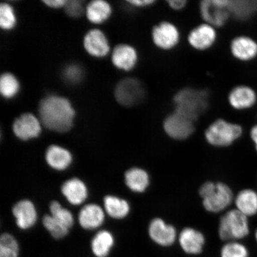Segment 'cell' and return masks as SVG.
<instances>
[{"label": "cell", "mask_w": 257, "mask_h": 257, "mask_svg": "<svg viewBox=\"0 0 257 257\" xmlns=\"http://www.w3.org/2000/svg\"><path fill=\"white\" fill-rule=\"evenodd\" d=\"M38 110L41 123L48 130L63 133L73 126L75 111L66 98L48 96L40 102Z\"/></svg>", "instance_id": "6da1fadb"}, {"label": "cell", "mask_w": 257, "mask_h": 257, "mask_svg": "<svg viewBox=\"0 0 257 257\" xmlns=\"http://www.w3.org/2000/svg\"><path fill=\"white\" fill-rule=\"evenodd\" d=\"M209 101L206 90L189 87L179 90L173 97L175 111L193 121L208 110Z\"/></svg>", "instance_id": "7a4b0ae2"}, {"label": "cell", "mask_w": 257, "mask_h": 257, "mask_svg": "<svg viewBox=\"0 0 257 257\" xmlns=\"http://www.w3.org/2000/svg\"><path fill=\"white\" fill-rule=\"evenodd\" d=\"M200 194L203 199L204 207L211 213L223 211L229 206L233 200L232 191L223 183H205L200 188Z\"/></svg>", "instance_id": "3957f363"}, {"label": "cell", "mask_w": 257, "mask_h": 257, "mask_svg": "<svg viewBox=\"0 0 257 257\" xmlns=\"http://www.w3.org/2000/svg\"><path fill=\"white\" fill-rule=\"evenodd\" d=\"M249 228L248 218L238 210H232L221 218L219 236L223 240L244 238L248 235Z\"/></svg>", "instance_id": "277c9868"}, {"label": "cell", "mask_w": 257, "mask_h": 257, "mask_svg": "<svg viewBox=\"0 0 257 257\" xmlns=\"http://www.w3.org/2000/svg\"><path fill=\"white\" fill-rule=\"evenodd\" d=\"M239 125L218 119L211 123L205 133L207 142L214 146L226 147L242 136Z\"/></svg>", "instance_id": "5b68a950"}, {"label": "cell", "mask_w": 257, "mask_h": 257, "mask_svg": "<svg viewBox=\"0 0 257 257\" xmlns=\"http://www.w3.org/2000/svg\"><path fill=\"white\" fill-rule=\"evenodd\" d=\"M115 98L120 104L132 107L139 104L145 96L144 86L136 78H126L118 82L115 88Z\"/></svg>", "instance_id": "8992f818"}, {"label": "cell", "mask_w": 257, "mask_h": 257, "mask_svg": "<svg viewBox=\"0 0 257 257\" xmlns=\"http://www.w3.org/2000/svg\"><path fill=\"white\" fill-rule=\"evenodd\" d=\"M228 4L229 0H204L201 2L200 11L202 18L212 27H223L230 16L227 9Z\"/></svg>", "instance_id": "52a82bcc"}, {"label": "cell", "mask_w": 257, "mask_h": 257, "mask_svg": "<svg viewBox=\"0 0 257 257\" xmlns=\"http://www.w3.org/2000/svg\"><path fill=\"white\" fill-rule=\"evenodd\" d=\"M163 127L170 137L178 140L186 139L194 131V121L175 111L165 118Z\"/></svg>", "instance_id": "ba28073f"}, {"label": "cell", "mask_w": 257, "mask_h": 257, "mask_svg": "<svg viewBox=\"0 0 257 257\" xmlns=\"http://www.w3.org/2000/svg\"><path fill=\"white\" fill-rule=\"evenodd\" d=\"M152 35L154 44L164 50L173 49L178 44L180 40L178 28L168 21H163L154 26Z\"/></svg>", "instance_id": "9c48e42d"}, {"label": "cell", "mask_w": 257, "mask_h": 257, "mask_svg": "<svg viewBox=\"0 0 257 257\" xmlns=\"http://www.w3.org/2000/svg\"><path fill=\"white\" fill-rule=\"evenodd\" d=\"M13 131L16 137L22 141L33 139L41 134V123L34 115L25 113L15 120Z\"/></svg>", "instance_id": "30bf717a"}, {"label": "cell", "mask_w": 257, "mask_h": 257, "mask_svg": "<svg viewBox=\"0 0 257 257\" xmlns=\"http://www.w3.org/2000/svg\"><path fill=\"white\" fill-rule=\"evenodd\" d=\"M217 39L214 27L207 24L197 26L189 32L188 40L195 49L204 51L211 48Z\"/></svg>", "instance_id": "8fae6325"}, {"label": "cell", "mask_w": 257, "mask_h": 257, "mask_svg": "<svg viewBox=\"0 0 257 257\" xmlns=\"http://www.w3.org/2000/svg\"><path fill=\"white\" fill-rule=\"evenodd\" d=\"M112 62L117 68L130 71L137 65L138 56L136 48L128 44H119L114 48Z\"/></svg>", "instance_id": "7c38bea8"}, {"label": "cell", "mask_w": 257, "mask_h": 257, "mask_svg": "<svg viewBox=\"0 0 257 257\" xmlns=\"http://www.w3.org/2000/svg\"><path fill=\"white\" fill-rule=\"evenodd\" d=\"M83 46L90 55L95 57H105L110 50L108 40L103 32L96 29L89 31L86 34Z\"/></svg>", "instance_id": "4fadbf2b"}, {"label": "cell", "mask_w": 257, "mask_h": 257, "mask_svg": "<svg viewBox=\"0 0 257 257\" xmlns=\"http://www.w3.org/2000/svg\"><path fill=\"white\" fill-rule=\"evenodd\" d=\"M149 234L154 242L162 246H170L174 243L176 232L174 227L167 224L161 218H155L149 226Z\"/></svg>", "instance_id": "5bb4252c"}, {"label": "cell", "mask_w": 257, "mask_h": 257, "mask_svg": "<svg viewBox=\"0 0 257 257\" xmlns=\"http://www.w3.org/2000/svg\"><path fill=\"white\" fill-rule=\"evenodd\" d=\"M13 214L16 218V224L21 229H28L34 226L37 219L35 205L30 200H22L13 208Z\"/></svg>", "instance_id": "9a60e30c"}, {"label": "cell", "mask_w": 257, "mask_h": 257, "mask_svg": "<svg viewBox=\"0 0 257 257\" xmlns=\"http://www.w3.org/2000/svg\"><path fill=\"white\" fill-rule=\"evenodd\" d=\"M62 192L70 204L78 205L83 203L88 197L86 186L81 180L73 178L64 182Z\"/></svg>", "instance_id": "2e32d148"}, {"label": "cell", "mask_w": 257, "mask_h": 257, "mask_svg": "<svg viewBox=\"0 0 257 257\" xmlns=\"http://www.w3.org/2000/svg\"><path fill=\"white\" fill-rule=\"evenodd\" d=\"M104 220L102 209L96 204H88L79 214V222L83 229H94L101 226Z\"/></svg>", "instance_id": "e0dca14e"}, {"label": "cell", "mask_w": 257, "mask_h": 257, "mask_svg": "<svg viewBox=\"0 0 257 257\" xmlns=\"http://www.w3.org/2000/svg\"><path fill=\"white\" fill-rule=\"evenodd\" d=\"M229 104L237 110L248 108L255 104L256 95L251 88L246 86L234 88L228 96Z\"/></svg>", "instance_id": "ac0fdd59"}, {"label": "cell", "mask_w": 257, "mask_h": 257, "mask_svg": "<svg viewBox=\"0 0 257 257\" xmlns=\"http://www.w3.org/2000/svg\"><path fill=\"white\" fill-rule=\"evenodd\" d=\"M230 50L236 59L248 61L257 55V44L251 38L238 37L234 38L231 43Z\"/></svg>", "instance_id": "d6986e66"}, {"label": "cell", "mask_w": 257, "mask_h": 257, "mask_svg": "<svg viewBox=\"0 0 257 257\" xmlns=\"http://www.w3.org/2000/svg\"><path fill=\"white\" fill-rule=\"evenodd\" d=\"M179 242L186 252L197 254L202 251L204 237L201 232L192 228H185L180 234Z\"/></svg>", "instance_id": "ffe728a7"}, {"label": "cell", "mask_w": 257, "mask_h": 257, "mask_svg": "<svg viewBox=\"0 0 257 257\" xmlns=\"http://www.w3.org/2000/svg\"><path fill=\"white\" fill-rule=\"evenodd\" d=\"M46 159L51 168L57 170H64L72 163V156L68 150L53 145L48 148Z\"/></svg>", "instance_id": "44dd1931"}, {"label": "cell", "mask_w": 257, "mask_h": 257, "mask_svg": "<svg viewBox=\"0 0 257 257\" xmlns=\"http://www.w3.org/2000/svg\"><path fill=\"white\" fill-rule=\"evenodd\" d=\"M230 15L239 21L248 19L257 11V1L252 0H233L229 1L227 6Z\"/></svg>", "instance_id": "7402d4cb"}, {"label": "cell", "mask_w": 257, "mask_h": 257, "mask_svg": "<svg viewBox=\"0 0 257 257\" xmlns=\"http://www.w3.org/2000/svg\"><path fill=\"white\" fill-rule=\"evenodd\" d=\"M111 8L107 2L103 0H94L89 3L86 8V16L91 23H103L110 17Z\"/></svg>", "instance_id": "603a6c76"}, {"label": "cell", "mask_w": 257, "mask_h": 257, "mask_svg": "<svg viewBox=\"0 0 257 257\" xmlns=\"http://www.w3.org/2000/svg\"><path fill=\"white\" fill-rule=\"evenodd\" d=\"M124 178L127 187L134 192H143L149 185V174L143 169H131L125 173Z\"/></svg>", "instance_id": "cb8c5ba5"}, {"label": "cell", "mask_w": 257, "mask_h": 257, "mask_svg": "<svg viewBox=\"0 0 257 257\" xmlns=\"http://www.w3.org/2000/svg\"><path fill=\"white\" fill-rule=\"evenodd\" d=\"M235 204L241 213L246 216H254L257 213V193L252 189H245L237 195Z\"/></svg>", "instance_id": "d4e9b609"}, {"label": "cell", "mask_w": 257, "mask_h": 257, "mask_svg": "<svg viewBox=\"0 0 257 257\" xmlns=\"http://www.w3.org/2000/svg\"><path fill=\"white\" fill-rule=\"evenodd\" d=\"M114 242V237L110 232L107 230L100 231L92 240V251L96 257H107Z\"/></svg>", "instance_id": "484cf974"}, {"label": "cell", "mask_w": 257, "mask_h": 257, "mask_svg": "<svg viewBox=\"0 0 257 257\" xmlns=\"http://www.w3.org/2000/svg\"><path fill=\"white\" fill-rule=\"evenodd\" d=\"M104 202L106 212L112 218L121 219L130 213V205L123 199L108 195L104 198Z\"/></svg>", "instance_id": "4316f807"}, {"label": "cell", "mask_w": 257, "mask_h": 257, "mask_svg": "<svg viewBox=\"0 0 257 257\" xmlns=\"http://www.w3.org/2000/svg\"><path fill=\"white\" fill-rule=\"evenodd\" d=\"M20 88L18 80L12 73L3 74L0 78V92L6 98H12L18 94Z\"/></svg>", "instance_id": "83f0119b"}, {"label": "cell", "mask_w": 257, "mask_h": 257, "mask_svg": "<svg viewBox=\"0 0 257 257\" xmlns=\"http://www.w3.org/2000/svg\"><path fill=\"white\" fill-rule=\"evenodd\" d=\"M17 240L11 234H3L0 238V257H18Z\"/></svg>", "instance_id": "f1b7e54d"}, {"label": "cell", "mask_w": 257, "mask_h": 257, "mask_svg": "<svg viewBox=\"0 0 257 257\" xmlns=\"http://www.w3.org/2000/svg\"><path fill=\"white\" fill-rule=\"evenodd\" d=\"M51 215L59 222L63 224L69 229L74 223L73 215L67 209L61 206L57 201L51 202L50 206Z\"/></svg>", "instance_id": "f546056e"}, {"label": "cell", "mask_w": 257, "mask_h": 257, "mask_svg": "<svg viewBox=\"0 0 257 257\" xmlns=\"http://www.w3.org/2000/svg\"><path fill=\"white\" fill-rule=\"evenodd\" d=\"M43 223L44 227L54 238H63L69 232L68 228L55 219L51 215L44 216Z\"/></svg>", "instance_id": "4dcf8cb0"}, {"label": "cell", "mask_w": 257, "mask_h": 257, "mask_svg": "<svg viewBox=\"0 0 257 257\" xmlns=\"http://www.w3.org/2000/svg\"><path fill=\"white\" fill-rule=\"evenodd\" d=\"M16 18L14 10L8 3H2L0 5V27L6 31L14 28Z\"/></svg>", "instance_id": "1f68e13d"}, {"label": "cell", "mask_w": 257, "mask_h": 257, "mask_svg": "<svg viewBox=\"0 0 257 257\" xmlns=\"http://www.w3.org/2000/svg\"><path fill=\"white\" fill-rule=\"evenodd\" d=\"M221 257H249V251L242 244L230 242L223 247Z\"/></svg>", "instance_id": "d6a6232c"}, {"label": "cell", "mask_w": 257, "mask_h": 257, "mask_svg": "<svg viewBox=\"0 0 257 257\" xmlns=\"http://www.w3.org/2000/svg\"><path fill=\"white\" fill-rule=\"evenodd\" d=\"M63 76L66 81L76 83L81 80L83 76V70L79 66L76 64H70L63 70Z\"/></svg>", "instance_id": "836d02e7"}, {"label": "cell", "mask_w": 257, "mask_h": 257, "mask_svg": "<svg viewBox=\"0 0 257 257\" xmlns=\"http://www.w3.org/2000/svg\"><path fill=\"white\" fill-rule=\"evenodd\" d=\"M64 9H65L67 15L74 18L80 17L83 12L82 2L76 1V0L67 1Z\"/></svg>", "instance_id": "e575fe53"}, {"label": "cell", "mask_w": 257, "mask_h": 257, "mask_svg": "<svg viewBox=\"0 0 257 257\" xmlns=\"http://www.w3.org/2000/svg\"><path fill=\"white\" fill-rule=\"evenodd\" d=\"M167 3H168L169 7L173 10L181 11L185 7L187 2L184 1V0H170Z\"/></svg>", "instance_id": "d590c367"}, {"label": "cell", "mask_w": 257, "mask_h": 257, "mask_svg": "<svg viewBox=\"0 0 257 257\" xmlns=\"http://www.w3.org/2000/svg\"><path fill=\"white\" fill-rule=\"evenodd\" d=\"M45 5L51 8L58 9L65 6L67 1L66 0H46L43 2Z\"/></svg>", "instance_id": "8d00e7d4"}, {"label": "cell", "mask_w": 257, "mask_h": 257, "mask_svg": "<svg viewBox=\"0 0 257 257\" xmlns=\"http://www.w3.org/2000/svg\"><path fill=\"white\" fill-rule=\"evenodd\" d=\"M128 3L134 6H136L137 8H146L149 7L150 6H152L156 1L154 0H143V1H128Z\"/></svg>", "instance_id": "74e56055"}, {"label": "cell", "mask_w": 257, "mask_h": 257, "mask_svg": "<svg viewBox=\"0 0 257 257\" xmlns=\"http://www.w3.org/2000/svg\"><path fill=\"white\" fill-rule=\"evenodd\" d=\"M250 137H251L253 143H255L257 152V125L252 128L251 131H250Z\"/></svg>", "instance_id": "f35d334b"}, {"label": "cell", "mask_w": 257, "mask_h": 257, "mask_svg": "<svg viewBox=\"0 0 257 257\" xmlns=\"http://www.w3.org/2000/svg\"><path fill=\"white\" fill-rule=\"evenodd\" d=\"M255 240H256V243H257V229H256L255 233Z\"/></svg>", "instance_id": "ab89813d"}]
</instances>
